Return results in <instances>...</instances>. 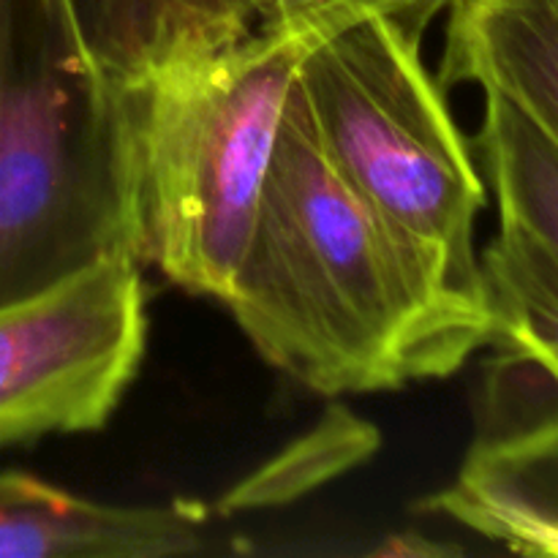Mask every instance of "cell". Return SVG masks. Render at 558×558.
<instances>
[{"mask_svg": "<svg viewBox=\"0 0 558 558\" xmlns=\"http://www.w3.org/2000/svg\"><path fill=\"white\" fill-rule=\"evenodd\" d=\"M223 305L267 363L319 396L445 379L494 341L488 300L452 287L338 174L294 82Z\"/></svg>", "mask_w": 558, "mask_h": 558, "instance_id": "obj_1", "label": "cell"}, {"mask_svg": "<svg viewBox=\"0 0 558 558\" xmlns=\"http://www.w3.org/2000/svg\"><path fill=\"white\" fill-rule=\"evenodd\" d=\"M136 248L134 90L71 0H0V303Z\"/></svg>", "mask_w": 558, "mask_h": 558, "instance_id": "obj_2", "label": "cell"}, {"mask_svg": "<svg viewBox=\"0 0 558 558\" xmlns=\"http://www.w3.org/2000/svg\"><path fill=\"white\" fill-rule=\"evenodd\" d=\"M308 44L251 27L153 65L134 90L136 256L180 289L232 292Z\"/></svg>", "mask_w": 558, "mask_h": 558, "instance_id": "obj_3", "label": "cell"}, {"mask_svg": "<svg viewBox=\"0 0 558 558\" xmlns=\"http://www.w3.org/2000/svg\"><path fill=\"white\" fill-rule=\"evenodd\" d=\"M420 41L387 16L338 27L308 44L294 93L338 174L452 287L488 300L474 251L485 178Z\"/></svg>", "mask_w": 558, "mask_h": 558, "instance_id": "obj_4", "label": "cell"}, {"mask_svg": "<svg viewBox=\"0 0 558 558\" xmlns=\"http://www.w3.org/2000/svg\"><path fill=\"white\" fill-rule=\"evenodd\" d=\"M145 343V283L129 254L0 303V447L104 428Z\"/></svg>", "mask_w": 558, "mask_h": 558, "instance_id": "obj_5", "label": "cell"}, {"mask_svg": "<svg viewBox=\"0 0 558 558\" xmlns=\"http://www.w3.org/2000/svg\"><path fill=\"white\" fill-rule=\"evenodd\" d=\"M248 550L196 501L101 505L33 474L0 472V558H169Z\"/></svg>", "mask_w": 558, "mask_h": 558, "instance_id": "obj_6", "label": "cell"}, {"mask_svg": "<svg viewBox=\"0 0 558 558\" xmlns=\"http://www.w3.org/2000/svg\"><path fill=\"white\" fill-rule=\"evenodd\" d=\"M550 392L554 409L485 430L456 483L430 496L425 510L515 554L558 558V390Z\"/></svg>", "mask_w": 558, "mask_h": 558, "instance_id": "obj_7", "label": "cell"}, {"mask_svg": "<svg viewBox=\"0 0 558 558\" xmlns=\"http://www.w3.org/2000/svg\"><path fill=\"white\" fill-rule=\"evenodd\" d=\"M439 80L510 98L558 140V0H458Z\"/></svg>", "mask_w": 558, "mask_h": 558, "instance_id": "obj_8", "label": "cell"}, {"mask_svg": "<svg viewBox=\"0 0 558 558\" xmlns=\"http://www.w3.org/2000/svg\"><path fill=\"white\" fill-rule=\"evenodd\" d=\"M270 0H71L104 71L136 85L161 60L256 27Z\"/></svg>", "mask_w": 558, "mask_h": 558, "instance_id": "obj_9", "label": "cell"}, {"mask_svg": "<svg viewBox=\"0 0 558 558\" xmlns=\"http://www.w3.org/2000/svg\"><path fill=\"white\" fill-rule=\"evenodd\" d=\"M483 125L474 136L499 221L526 232L558 265V140L499 93H483Z\"/></svg>", "mask_w": 558, "mask_h": 558, "instance_id": "obj_10", "label": "cell"}, {"mask_svg": "<svg viewBox=\"0 0 558 558\" xmlns=\"http://www.w3.org/2000/svg\"><path fill=\"white\" fill-rule=\"evenodd\" d=\"M494 311V341L558 390V265L518 227L499 234L480 256Z\"/></svg>", "mask_w": 558, "mask_h": 558, "instance_id": "obj_11", "label": "cell"}, {"mask_svg": "<svg viewBox=\"0 0 558 558\" xmlns=\"http://www.w3.org/2000/svg\"><path fill=\"white\" fill-rule=\"evenodd\" d=\"M379 445V436L371 425L354 414L332 409L319 428L294 441L292 447L272 458L267 466L245 477L234 490L223 496L218 505L221 512L251 510V507L287 505L305 490L327 483L343 469L354 466Z\"/></svg>", "mask_w": 558, "mask_h": 558, "instance_id": "obj_12", "label": "cell"}, {"mask_svg": "<svg viewBox=\"0 0 558 558\" xmlns=\"http://www.w3.org/2000/svg\"><path fill=\"white\" fill-rule=\"evenodd\" d=\"M458 0H270L256 27L294 41L314 44L365 16H387L403 31L423 38L430 20Z\"/></svg>", "mask_w": 558, "mask_h": 558, "instance_id": "obj_13", "label": "cell"}]
</instances>
